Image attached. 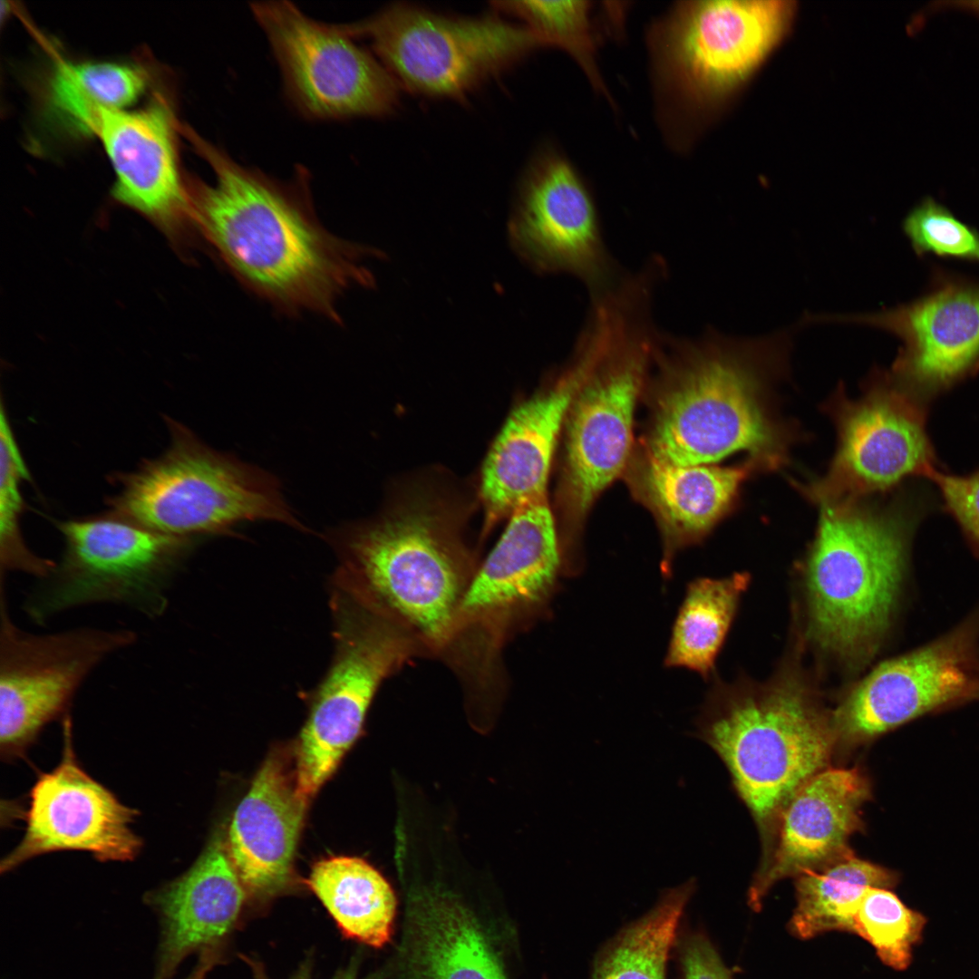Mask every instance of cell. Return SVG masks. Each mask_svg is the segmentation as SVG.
<instances>
[{
  "instance_id": "obj_1",
  "label": "cell",
  "mask_w": 979,
  "mask_h": 979,
  "mask_svg": "<svg viewBox=\"0 0 979 979\" xmlns=\"http://www.w3.org/2000/svg\"><path fill=\"white\" fill-rule=\"evenodd\" d=\"M215 182L189 183L191 220L218 257L248 289L277 306L339 320L334 306L352 286H369L364 249L328 232L305 187L245 168L192 136Z\"/></svg>"
},
{
  "instance_id": "obj_2",
  "label": "cell",
  "mask_w": 979,
  "mask_h": 979,
  "mask_svg": "<svg viewBox=\"0 0 979 979\" xmlns=\"http://www.w3.org/2000/svg\"><path fill=\"white\" fill-rule=\"evenodd\" d=\"M793 328L738 336L707 328L664 334L647 456L675 465H712L741 451L775 467L784 441L763 403L768 380L784 372Z\"/></svg>"
},
{
  "instance_id": "obj_3",
  "label": "cell",
  "mask_w": 979,
  "mask_h": 979,
  "mask_svg": "<svg viewBox=\"0 0 979 979\" xmlns=\"http://www.w3.org/2000/svg\"><path fill=\"white\" fill-rule=\"evenodd\" d=\"M334 585L388 615L425 653L457 669L460 610L478 567L458 531L428 509L411 508L339 530Z\"/></svg>"
},
{
  "instance_id": "obj_4",
  "label": "cell",
  "mask_w": 979,
  "mask_h": 979,
  "mask_svg": "<svg viewBox=\"0 0 979 979\" xmlns=\"http://www.w3.org/2000/svg\"><path fill=\"white\" fill-rule=\"evenodd\" d=\"M909 538L900 514L848 501L822 507L803 569L807 633L815 645L852 666L877 654L901 602Z\"/></svg>"
},
{
  "instance_id": "obj_5",
  "label": "cell",
  "mask_w": 979,
  "mask_h": 979,
  "mask_svg": "<svg viewBox=\"0 0 979 979\" xmlns=\"http://www.w3.org/2000/svg\"><path fill=\"white\" fill-rule=\"evenodd\" d=\"M697 728L763 827L802 784L826 769L837 742L831 717L792 674L749 686L716 683Z\"/></svg>"
},
{
  "instance_id": "obj_6",
  "label": "cell",
  "mask_w": 979,
  "mask_h": 979,
  "mask_svg": "<svg viewBox=\"0 0 979 979\" xmlns=\"http://www.w3.org/2000/svg\"><path fill=\"white\" fill-rule=\"evenodd\" d=\"M654 296L637 284L610 294L597 355L567 416L564 499L569 560L575 558L581 519L622 472L629 456L636 399L664 335L653 317Z\"/></svg>"
},
{
  "instance_id": "obj_7",
  "label": "cell",
  "mask_w": 979,
  "mask_h": 979,
  "mask_svg": "<svg viewBox=\"0 0 979 979\" xmlns=\"http://www.w3.org/2000/svg\"><path fill=\"white\" fill-rule=\"evenodd\" d=\"M170 444L159 458L121 475L111 513L153 531L193 538L245 521L275 520L304 528L269 472L217 451L167 419Z\"/></svg>"
},
{
  "instance_id": "obj_8",
  "label": "cell",
  "mask_w": 979,
  "mask_h": 979,
  "mask_svg": "<svg viewBox=\"0 0 979 979\" xmlns=\"http://www.w3.org/2000/svg\"><path fill=\"white\" fill-rule=\"evenodd\" d=\"M61 558L27 593L23 610L39 625L97 604L161 617L193 538L159 533L114 514L60 521Z\"/></svg>"
},
{
  "instance_id": "obj_9",
  "label": "cell",
  "mask_w": 979,
  "mask_h": 979,
  "mask_svg": "<svg viewBox=\"0 0 979 979\" xmlns=\"http://www.w3.org/2000/svg\"><path fill=\"white\" fill-rule=\"evenodd\" d=\"M334 655L311 700L297 740L296 786L309 800L360 736L382 683L424 653L402 625L366 603L334 590Z\"/></svg>"
},
{
  "instance_id": "obj_10",
  "label": "cell",
  "mask_w": 979,
  "mask_h": 979,
  "mask_svg": "<svg viewBox=\"0 0 979 979\" xmlns=\"http://www.w3.org/2000/svg\"><path fill=\"white\" fill-rule=\"evenodd\" d=\"M342 25L370 41L400 86L429 97L464 96L540 45L525 26L495 15H446L402 3Z\"/></svg>"
},
{
  "instance_id": "obj_11",
  "label": "cell",
  "mask_w": 979,
  "mask_h": 979,
  "mask_svg": "<svg viewBox=\"0 0 979 979\" xmlns=\"http://www.w3.org/2000/svg\"><path fill=\"white\" fill-rule=\"evenodd\" d=\"M787 1L680 3L652 34L661 92L683 115L719 98L759 65L786 29Z\"/></svg>"
},
{
  "instance_id": "obj_12",
  "label": "cell",
  "mask_w": 979,
  "mask_h": 979,
  "mask_svg": "<svg viewBox=\"0 0 979 979\" xmlns=\"http://www.w3.org/2000/svg\"><path fill=\"white\" fill-rule=\"evenodd\" d=\"M127 628L77 626L34 634L12 619L0 576V747L22 751L51 722L66 716L77 692L114 654L132 646Z\"/></svg>"
},
{
  "instance_id": "obj_13",
  "label": "cell",
  "mask_w": 979,
  "mask_h": 979,
  "mask_svg": "<svg viewBox=\"0 0 979 979\" xmlns=\"http://www.w3.org/2000/svg\"><path fill=\"white\" fill-rule=\"evenodd\" d=\"M251 11L268 39L295 106L313 119L378 117L398 105L400 85L342 24L303 14L287 1Z\"/></svg>"
},
{
  "instance_id": "obj_14",
  "label": "cell",
  "mask_w": 979,
  "mask_h": 979,
  "mask_svg": "<svg viewBox=\"0 0 979 979\" xmlns=\"http://www.w3.org/2000/svg\"><path fill=\"white\" fill-rule=\"evenodd\" d=\"M979 700V607L939 637L886 660L844 697L837 741L874 739L927 713Z\"/></svg>"
},
{
  "instance_id": "obj_15",
  "label": "cell",
  "mask_w": 979,
  "mask_h": 979,
  "mask_svg": "<svg viewBox=\"0 0 979 979\" xmlns=\"http://www.w3.org/2000/svg\"><path fill=\"white\" fill-rule=\"evenodd\" d=\"M463 599L462 640L499 655L512 628L545 616L564 576L563 556L545 499L518 507Z\"/></svg>"
},
{
  "instance_id": "obj_16",
  "label": "cell",
  "mask_w": 979,
  "mask_h": 979,
  "mask_svg": "<svg viewBox=\"0 0 979 979\" xmlns=\"http://www.w3.org/2000/svg\"><path fill=\"white\" fill-rule=\"evenodd\" d=\"M800 323L856 325L896 335L902 346L891 377L906 391L938 392L979 368V283L944 271L912 302L873 312L805 313Z\"/></svg>"
},
{
  "instance_id": "obj_17",
  "label": "cell",
  "mask_w": 979,
  "mask_h": 979,
  "mask_svg": "<svg viewBox=\"0 0 979 979\" xmlns=\"http://www.w3.org/2000/svg\"><path fill=\"white\" fill-rule=\"evenodd\" d=\"M509 235L517 254L535 271L576 277L591 296L620 278L591 194L556 153L541 155L524 176Z\"/></svg>"
},
{
  "instance_id": "obj_18",
  "label": "cell",
  "mask_w": 979,
  "mask_h": 979,
  "mask_svg": "<svg viewBox=\"0 0 979 979\" xmlns=\"http://www.w3.org/2000/svg\"><path fill=\"white\" fill-rule=\"evenodd\" d=\"M881 377L839 412L835 458L826 476L808 490L824 505L884 490L934 470L923 412L909 392Z\"/></svg>"
},
{
  "instance_id": "obj_19",
  "label": "cell",
  "mask_w": 979,
  "mask_h": 979,
  "mask_svg": "<svg viewBox=\"0 0 979 979\" xmlns=\"http://www.w3.org/2000/svg\"><path fill=\"white\" fill-rule=\"evenodd\" d=\"M63 729L62 760L32 788L24 836L2 859L1 872L54 851H85L101 861H128L141 848V839L131 829L137 811L79 765L68 715Z\"/></svg>"
},
{
  "instance_id": "obj_20",
  "label": "cell",
  "mask_w": 979,
  "mask_h": 979,
  "mask_svg": "<svg viewBox=\"0 0 979 979\" xmlns=\"http://www.w3.org/2000/svg\"><path fill=\"white\" fill-rule=\"evenodd\" d=\"M576 341L570 364L554 383L509 413L488 453L481 476L488 524L546 498L558 434L596 355L589 337L580 335Z\"/></svg>"
},
{
  "instance_id": "obj_21",
  "label": "cell",
  "mask_w": 979,
  "mask_h": 979,
  "mask_svg": "<svg viewBox=\"0 0 979 979\" xmlns=\"http://www.w3.org/2000/svg\"><path fill=\"white\" fill-rule=\"evenodd\" d=\"M174 126L170 108L157 101L138 111H102L94 134L115 172V199L177 242L193 225L189 184L179 170Z\"/></svg>"
},
{
  "instance_id": "obj_22",
  "label": "cell",
  "mask_w": 979,
  "mask_h": 979,
  "mask_svg": "<svg viewBox=\"0 0 979 979\" xmlns=\"http://www.w3.org/2000/svg\"><path fill=\"white\" fill-rule=\"evenodd\" d=\"M870 796L869 781L857 768H826L802 784L776 818L774 844L749 888V906L760 911L780 880L850 854L848 839L862 828L861 808Z\"/></svg>"
},
{
  "instance_id": "obj_23",
  "label": "cell",
  "mask_w": 979,
  "mask_h": 979,
  "mask_svg": "<svg viewBox=\"0 0 979 979\" xmlns=\"http://www.w3.org/2000/svg\"><path fill=\"white\" fill-rule=\"evenodd\" d=\"M247 896L220 837L185 873L148 892L145 902L160 925L153 979H171L192 954L219 952L238 923Z\"/></svg>"
},
{
  "instance_id": "obj_24",
  "label": "cell",
  "mask_w": 979,
  "mask_h": 979,
  "mask_svg": "<svg viewBox=\"0 0 979 979\" xmlns=\"http://www.w3.org/2000/svg\"><path fill=\"white\" fill-rule=\"evenodd\" d=\"M307 804L283 754H270L237 805L226 841L248 897L266 901L291 887Z\"/></svg>"
},
{
  "instance_id": "obj_25",
  "label": "cell",
  "mask_w": 979,
  "mask_h": 979,
  "mask_svg": "<svg viewBox=\"0 0 979 979\" xmlns=\"http://www.w3.org/2000/svg\"><path fill=\"white\" fill-rule=\"evenodd\" d=\"M757 465L753 460L735 467L675 465L646 457L639 472V491L660 524L664 579L673 575L677 551L710 531Z\"/></svg>"
},
{
  "instance_id": "obj_26",
  "label": "cell",
  "mask_w": 979,
  "mask_h": 979,
  "mask_svg": "<svg viewBox=\"0 0 979 979\" xmlns=\"http://www.w3.org/2000/svg\"><path fill=\"white\" fill-rule=\"evenodd\" d=\"M412 979H506L488 936L451 893L428 888L410 900Z\"/></svg>"
},
{
  "instance_id": "obj_27",
  "label": "cell",
  "mask_w": 979,
  "mask_h": 979,
  "mask_svg": "<svg viewBox=\"0 0 979 979\" xmlns=\"http://www.w3.org/2000/svg\"><path fill=\"white\" fill-rule=\"evenodd\" d=\"M340 931L373 947L390 941L396 897L373 867L355 857H330L317 861L306 879Z\"/></svg>"
},
{
  "instance_id": "obj_28",
  "label": "cell",
  "mask_w": 979,
  "mask_h": 979,
  "mask_svg": "<svg viewBox=\"0 0 979 979\" xmlns=\"http://www.w3.org/2000/svg\"><path fill=\"white\" fill-rule=\"evenodd\" d=\"M898 882L897 872L851 853L806 871L796 877V906L788 929L802 940L830 931L852 933L854 916L866 889H892Z\"/></svg>"
},
{
  "instance_id": "obj_29",
  "label": "cell",
  "mask_w": 979,
  "mask_h": 979,
  "mask_svg": "<svg viewBox=\"0 0 979 979\" xmlns=\"http://www.w3.org/2000/svg\"><path fill=\"white\" fill-rule=\"evenodd\" d=\"M749 582L748 573H734L688 583L672 627L665 667L711 676Z\"/></svg>"
},
{
  "instance_id": "obj_30",
  "label": "cell",
  "mask_w": 979,
  "mask_h": 979,
  "mask_svg": "<svg viewBox=\"0 0 979 979\" xmlns=\"http://www.w3.org/2000/svg\"><path fill=\"white\" fill-rule=\"evenodd\" d=\"M693 890V881L668 890L621 930L596 956L592 979H667L670 953Z\"/></svg>"
},
{
  "instance_id": "obj_31",
  "label": "cell",
  "mask_w": 979,
  "mask_h": 979,
  "mask_svg": "<svg viewBox=\"0 0 979 979\" xmlns=\"http://www.w3.org/2000/svg\"><path fill=\"white\" fill-rule=\"evenodd\" d=\"M146 85V73L136 65L63 63L50 79L49 102L67 125L94 134L102 111L123 110L141 95Z\"/></svg>"
},
{
  "instance_id": "obj_32",
  "label": "cell",
  "mask_w": 979,
  "mask_h": 979,
  "mask_svg": "<svg viewBox=\"0 0 979 979\" xmlns=\"http://www.w3.org/2000/svg\"><path fill=\"white\" fill-rule=\"evenodd\" d=\"M498 13L522 22L540 45H556L567 52L586 74L593 87L609 98L596 60V40L588 1H497Z\"/></svg>"
},
{
  "instance_id": "obj_33",
  "label": "cell",
  "mask_w": 979,
  "mask_h": 979,
  "mask_svg": "<svg viewBox=\"0 0 979 979\" xmlns=\"http://www.w3.org/2000/svg\"><path fill=\"white\" fill-rule=\"evenodd\" d=\"M927 918L907 906L891 889L868 887L854 916L853 934L869 943L877 957L896 971L911 964Z\"/></svg>"
},
{
  "instance_id": "obj_34",
  "label": "cell",
  "mask_w": 979,
  "mask_h": 979,
  "mask_svg": "<svg viewBox=\"0 0 979 979\" xmlns=\"http://www.w3.org/2000/svg\"><path fill=\"white\" fill-rule=\"evenodd\" d=\"M0 413V575L18 572L37 580L51 573L55 561L36 555L23 538L20 484L30 477L3 402Z\"/></svg>"
},
{
  "instance_id": "obj_35",
  "label": "cell",
  "mask_w": 979,
  "mask_h": 979,
  "mask_svg": "<svg viewBox=\"0 0 979 979\" xmlns=\"http://www.w3.org/2000/svg\"><path fill=\"white\" fill-rule=\"evenodd\" d=\"M903 230L917 256L934 254L979 263V231L930 197L905 218Z\"/></svg>"
},
{
  "instance_id": "obj_36",
  "label": "cell",
  "mask_w": 979,
  "mask_h": 979,
  "mask_svg": "<svg viewBox=\"0 0 979 979\" xmlns=\"http://www.w3.org/2000/svg\"><path fill=\"white\" fill-rule=\"evenodd\" d=\"M938 486L945 507L955 517L974 552L979 555V471L955 476L933 470L929 475Z\"/></svg>"
},
{
  "instance_id": "obj_37",
  "label": "cell",
  "mask_w": 979,
  "mask_h": 979,
  "mask_svg": "<svg viewBox=\"0 0 979 979\" xmlns=\"http://www.w3.org/2000/svg\"><path fill=\"white\" fill-rule=\"evenodd\" d=\"M679 943L680 979H733L715 946L703 933H687Z\"/></svg>"
},
{
  "instance_id": "obj_38",
  "label": "cell",
  "mask_w": 979,
  "mask_h": 979,
  "mask_svg": "<svg viewBox=\"0 0 979 979\" xmlns=\"http://www.w3.org/2000/svg\"><path fill=\"white\" fill-rule=\"evenodd\" d=\"M220 957L219 952H206L199 955L196 967L184 979H206L208 973L219 962Z\"/></svg>"
},
{
  "instance_id": "obj_39",
  "label": "cell",
  "mask_w": 979,
  "mask_h": 979,
  "mask_svg": "<svg viewBox=\"0 0 979 979\" xmlns=\"http://www.w3.org/2000/svg\"><path fill=\"white\" fill-rule=\"evenodd\" d=\"M246 961H247L248 964H250V966L252 967V972L254 974L255 979H268L267 976L266 975V974L264 973L260 964L255 962L254 960H249L248 958H246ZM292 979H313V978H311L310 973L305 968H304L301 971H299V973L296 974ZM334 979H360V978H358L356 976V974L354 972L347 970V971H344V972L339 973Z\"/></svg>"
},
{
  "instance_id": "obj_40",
  "label": "cell",
  "mask_w": 979,
  "mask_h": 979,
  "mask_svg": "<svg viewBox=\"0 0 979 979\" xmlns=\"http://www.w3.org/2000/svg\"><path fill=\"white\" fill-rule=\"evenodd\" d=\"M944 5L945 7L964 9L979 15V0L945 2Z\"/></svg>"
}]
</instances>
